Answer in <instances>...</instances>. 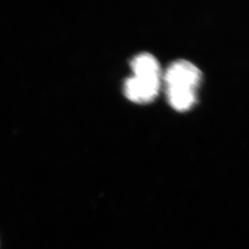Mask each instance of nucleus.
I'll use <instances>...</instances> for the list:
<instances>
[{
  "label": "nucleus",
  "instance_id": "f257e3e1",
  "mask_svg": "<svg viewBox=\"0 0 249 249\" xmlns=\"http://www.w3.org/2000/svg\"><path fill=\"white\" fill-rule=\"evenodd\" d=\"M201 80L202 73L194 64L185 60L173 62L164 76L170 106L176 111L190 110L197 100V89Z\"/></svg>",
  "mask_w": 249,
  "mask_h": 249
},
{
  "label": "nucleus",
  "instance_id": "f03ea898",
  "mask_svg": "<svg viewBox=\"0 0 249 249\" xmlns=\"http://www.w3.org/2000/svg\"><path fill=\"white\" fill-rule=\"evenodd\" d=\"M125 81L124 91L130 101L148 104L158 96L161 84L160 71L156 69H137Z\"/></svg>",
  "mask_w": 249,
  "mask_h": 249
}]
</instances>
